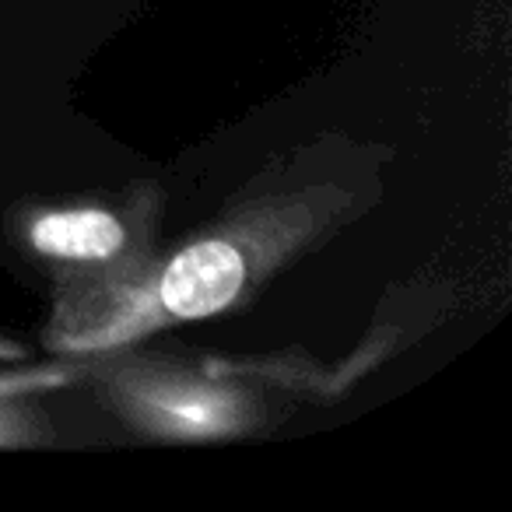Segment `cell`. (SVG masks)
Instances as JSON below:
<instances>
[{
	"instance_id": "1",
	"label": "cell",
	"mask_w": 512,
	"mask_h": 512,
	"mask_svg": "<svg viewBox=\"0 0 512 512\" xmlns=\"http://www.w3.org/2000/svg\"><path fill=\"white\" fill-rule=\"evenodd\" d=\"M246 264L239 249L221 239L193 242L179 256H172L169 267L158 281V302L169 316L179 320H200L214 316L242 292Z\"/></svg>"
},
{
	"instance_id": "2",
	"label": "cell",
	"mask_w": 512,
	"mask_h": 512,
	"mask_svg": "<svg viewBox=\"0 0 512 512\" xmlns=\"http://www.w3.org/2000/svg\"><path fill=\"white\" fill-rule=\"evenodd\" d=\"M29 239L57 260H113L123 249V225L106 211H57L43 214Z\"/></svg>"
},
{
	"instance_id": "3",
	"label": "cell",
	"mask_w": 512,
	"mask_h": 512,
	"mask_svg": "<svg viewBox=\"0 0 512 512\" xmlns=\"http://www.w3.org/2000/svg\"><path fill=\"white\" fill-rule=\"evenodd\" d=\"M155 407L165 425H176L183 432H218L232 421L228 400L211 397V393H172V397H155Z\"/></svg>"
}]
</instances>
